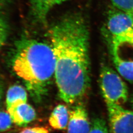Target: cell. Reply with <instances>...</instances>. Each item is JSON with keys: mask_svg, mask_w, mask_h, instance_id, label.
I'll return each mask as SVG.
<instances>
[{"mask_svg": "<svg viewBox=\"0 0 133 133\" xmlns=\"http://www.w3.org/2000/svg\"><path fill=\"white\" fill-rule=\"evenodd\" d=\"M7 1L8 0H0V9H1V8L5 5Z\"/></svg>", "mask_w": 133, "mask_h": 133, "instance_id": "cell-18", "label": "cell"}, {"mask_svg": "<svg viewBox=\"0 0 133 133\" xmlns=\"http://www.w3.org/2000/svg\"><path fill=\"white\" fill-rule=\"evenodd\" d=\"M131 103H132V105H133V97L132 98V100L131 101Z\"/></svg>", "mask_w": 133, "mask_h": 133, "instance_id": "cell-19", "label": "cell"}, {"mask_svg": "<svg viewBox=\"0 0 133 133\" xmlns=\"http://www.w3.org/2000/svg\"><path fill=\"white\" fill-rule=\"evenodd\" d=\"M69 113L68 133H88L90 124L85 107L76 105L69 110Z\"/></svg>", "mask_w": 133, "mask_h": 133, "instance_id": "cell-7", "label": "cell"}, {"mask_svg": "<svg viewBox=\"0 0 133 133\" xmlns=\"http://www.w3.org/2000/svg\"><path fill=\"white\" fill-rule=\"evenodd\" d=\"M13 123L19 127H26L37 117L35 109L27 102L16 103L7 109Z\"/></svg>", "mask_w": 133, "mask_h": 133, "instance_id": "cell-8", "label": "cell"}, {"mask_svg": "<svg viewBox=\"0 0 133 133\" xmlns=\"http://www.w3.org/2000/svg\"><path fill=\"white\" fill-rule=\"evenodd\" d=\"M107 22L111 42H133V16L118 9L109 10Z\"/></svg>", "mask_w": 133, "mask_h": 133, "instance_id": "cell-4", "label": "cell"}, {"mask_svg": "<svg viewBox=\"0 0 133 133\" xmlns=\"http://www.w3.org/2000/svg\"><path fill=\"white\" fill-rule=\"evenodd\" d=\"M7 36V29L5 22L0 19V49L4 44Z\"/></svg>", "mask_w": 133, "mask_h": 133, "instance_id": "cell-16", "label": "cell"}, {"mask_svg": "<svg viewBox=\"0 0 133 133\" xmlns=\"http://www.w3.org/2000/svg\"><path fill=\"white\" fill-rule=\"evenodd\" d=\"M12 68L34 101L40 102L47 94L55 75V58L51 45L33 39L20 41L17 43Z\"/></svg>", "mask_w": 133, "mask_h": 133, "instance_id": "cell-2", "label": "cell"}, {"mask_svg": "<svg viewBox=\"0 0 133 133\" xmlns=\"http://www.w3.org/2000/svg\"><path fill=\"white\" fill-rule=\"evenodd\" d=\"M88 133H109L105 120L99 118L94 119Z\"/></svg>", "mask_w": 133, "mask_h": 133, "instance_id": "cell-14", "label": "cell"}, {"mask_svg": "<svg viewBox=\"0 0 133 133\" xmlns=\"http://www.w3.org/2000/svg\"><path fill=\"white\" fill-rule=\"evenodd\" d=\"M99 78L101 93L106 103L121 105L127 101V86L112 69L106 66H102Z\"/></svg>", "mask_w": 133, "mask_h": 133, "instance_id": "cell-3", "label": "cell"}, {"mask_svg": "<svg viewBox=\"0 0 133 133\" xmlns=\"http://www.w3.org/2000/svg\"></svg>", "mask_w": 133, "mask_h": 133, "instance_id": "cell-20", "label": "cell"}, {"mask_svg": "<svg viewBox=\"0 0 133 133\" xmlns=\"http://www.w3.org/2000/svg\"><path fill=\"white\" fill-rule=\"evenodd\" d=\"M18 133H50V132L45 127L35 126L23 129Z\"/></svg>", "mask_w": 133, "mask_h": 133, "instance_id": "cell-15", "label": "cell"}, {"mask_svg": "<svg viewBox=\"0 0 133 133\" xmlns=\"http://www.w3.org/2000/svg\"><path fill=\"white\" fill-rule=\"evenodd\" d=\"M114 65L121 76L133 83V42H111Z\"/></svg>", "mask_w": 133, "mask_h": 133, "instance_id": "cell-5", "label": "cell"}, {"mask_svg": "<svg viewBox=\"0 0 133 133\" xmlns=\"http://www.w3.org/2000/svg\"><path fill=\"white\" fill-rule=\"evenodd\" d=\"M55 58L54 77L59 98L71 105L90 85L88 26L79 15L64 17L49 31Z\"/></svg>", "mask_w": 133, "mask_h": 133, "instance_id": "cell-1", "label": "cell"}, {"mask_svg": "<svg viewBox=\"0 0 133 133\" xmlns=\"http://www.w3.org/2000/svg\"><path fill=\"white\" fill-rule=\"evenodd\" d=\"M110 133H133V111L106 103Z\"/></svg>", "mask_w": 133, "mask_h": 133, "instance_id": "cell-6", "label": "cell"}, {"mask_svg": "<svg viewBox=\"0 0 133 133\" xmlns=\"http://www.w3.org/2000/svg\"><path fill=\"white\" fill-rule=\"evenodd\" d=\"M69 117V110L66 106L60 104L53 110L49 118V123L54 129L65 130L68 127Z\"/></svg>", "mask_w": 133, "mask_h": 133, "instance_id": "cell-10", "label": "cell"}, {"mask_svg": "<svg viewBox=\"0 0 133 133\" xmlns=\"http://www.w3.org/2000/svg\"><path fill=\"white\" fill-rule=\"evenodd\" d=\"M12 123L13 122L8 111H0V133L10 130Z\"/></svg>", "mask_w": 133, "mask_h": 133, "instance_id": "cell-13", "label": "cell"}, {"mask_svg": "<svg viewBox=\"0 0 133 133\" xmlns=\"http://www.w3.org/2000/svg\"><path fill=\"white\" fill-rule=\"evenodd\" d=\"M3 86L2 84L1 81H0V101L2 98V95H3Z\"/></svg>", "mask_w": 133, "mask_h": 133, "instance_id": "cell-17", "label": "cell"}, {"mask_svg": "<svg viewBox=\"0 0 133 133\" xmlns=\"http://www.w3.org/2000/svg\"><path fill=\"white\" fill-rule=\"evenodd\" d=\"M66 0H29L34 15L42 23H45L49 11Z\"/></svg>", "mask_w": 133, "mask_h": 133, "instance_id": "cell-9", "label": "cell"}, {"mask_svg": "<svg viewBox=\"0 0 133 133\" xmlns=\"http://www.w3.org/2000/svg\"><path fill=\"white\" fill-rule=\"evenodd\" d=\"M27 92L24 87L18 84L11 86L6 92V109L15 104L27 102Z\"/></svg>", "mask_w": 133, "mask_h": 133, "instance_id": "cell-11", "label": "cell"}, {"mask_svg": "<svg viewBox=\"0 0 133 133\" xmlns=\"http://www.w3.org/2000/svg\"><path fill=\"white\" fill-rule=\"evenodd\" d=\"M114 6L133 16V0H110Z\"/></svg>", "mask_w": 133, "mask_h": 133, "instance_id": "cell-12", "label": "cell"}]
</instances>
